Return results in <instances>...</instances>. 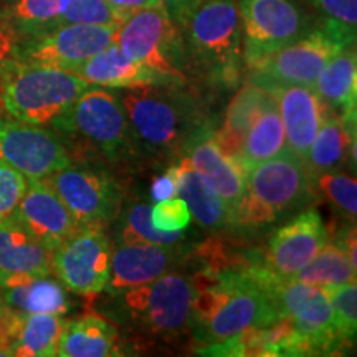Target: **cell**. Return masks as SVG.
<instances>
[{"label":"cell","instance_id":"d4e9b609","mask_svg":"<svg viewBox=\"0 0 357 357\" xmlns=\"http://www.w3.org/2000/svg\"><path fill=\"white\" fill-rule=\"evenodd\" d=\"M287 151V136H284L278 102H276L275 96L268 91L257 118L253 119L252 126L245 134L236 160L247 171L248 167L278 158Z\"/></svg>","mask_w":357,"mask_h":357},{"label":"cell","instance_id":"ab89813d","mask_svg":"<svg viewBox=\"0 0 357 357\" xmlns=\"http://www.w3.org/2000/svg\"><path fill=\"white\" fill-rule=\"evenodd\" d=\"M24 40L8 22L0 19V77L19 61Z\"/></svg>","mask_w":357,"mask_h":357},{"label":"cell","instance_id":"d6a6232c","mask_svg":"<svg viewBox=\"0 0 357 357\" xmlns=\"http://www.w3.org/2000/svg\"><path fill=\"white\" fill-rule=\"evenodd\" d=\"M119 242L123 243H154L177 247L184 240V231H160L151 223V204L136 202L124 213L118 229Z\"/></svg>","mask_w":357,"mask_h":357},{"label":"cell","instance_id":"b9f144b4","mask_svg":"<svg viewBox=\"0 0 357 357\" xmlns=\"http://www.w3.org/2000/svg\"><path fill=\"white\" fill-rule=\"evenodd\" d=\"M204 0H159L160 7L167 12L171 20L176 24L178 29H184L194 12L197 10L200 3Z\"/></svg>","mask_w":357,"mask_h":357},{"label":"cell","instance_id":"f1b7e54d","mask_svg":"<svg viewBox=\"0 0 357 357\" xmlns=\"http://www.w3.org/2000/svg\"><path fill=\"white\" fill-rule=\"evenodd\" d=\"M266 95L268 91L265 88L248 82L231 98L229 108H227L225 119H223V126L215 134L217 142L227 154L234 155V158L238 155L245 134L252 126L253 119L257 118Z\"/></svg>","mask_w":357,"mask_h":357},{"label":"cell","instance_id":"5b68a950","mask_svg":"<svg viewBox=\"0 0 357 357\" xmlns=\"http://www.w3.org/2000/svg\"><path fill=\"white\" fill-rule=\"evenodd\" d=\"M88 88L73 71L17 61L0 77V101L12 119L53 126Z\"/></svg>","mask_w":357,"mask_h":357},{"label":"cell","instance_id":"7bdbcfd3","mask_svg":"<svg viewBox=\"0 0 357 357\" xmlns=\"http://www.w3.org/2000/svg\"><path fill=\"white\" fill-rule=\"evenodd\" d=\"M106 2L118 8V10L124 12L126 15H131L132 12L141 10V8L160 6L159 0H106Z\"/></svg>","mask_w":357,"mask_h":357},{"label":"cell","instance_id":"4dcf8cb0","mask_svg":"<svg viewBox=\"0 0 357 357\" xmlns=\"http://www.w3.org/2000/svg\"><path fill=\"white\" fill-rule=\"evenodd\" d=\"M65 319L58 314H24L20 312L19 328L12 346L17 357L56 356Z\"/></svg>","mask_w":357,"mask_h":357},{"label":"cell","instance_id":"cb8c5ba5","mask_svg":"<svg viewBox=\"0 0 357 357\" xmlns=\"http://www.w3.org/2000/svg\"><path fill=\"white\" fill-rule=\"evenodd\" d=\"M118 331L108 319L86 314L65 321L58 342L60 357H111L121 356Z\"/></svg>","mask_w":357,"mask_h":357},{"label":"cell","instance_id":"8fae6325","mask_svg":"<svg viewBox=\"0 0 357 357\" xmlns=\"http://www.w3.org/2000/svg\"><path fill=\"white\" fill-rule=\"evenodd\" d=\"M53 126L78 134L109 162L132 153L128 118L121 101L105 88L89 86Z\"/></svg>","mask_w":357,"mask_h":357},{"label":"cell","instance_id":"7c38bea8","mask_svg":"<svg viewBox=\"0 0 357 357\" xmlns=\"http://www.w3.org/2000/svg\"><path fill=\"white\" fill-rule=\"evenodd\" d=\"M43 181L56 192L79 230H106L121 211V189L101 169L70 164Z\"/></svg>","mask_w":357,"mask_h":357},{"label":"cell","instance_id":"f546056e","mask_svg":"<svg viewBox=\"0 0 357 357\" xmlns=\"http://www.w3.org/2000/svg\"><path fill=\"white\" fill-rule=\"evenodd\" d=\"M71 0H0V19L8 22L24 38L35 37L60 25Z\"/></svg>","mask_w":357,"mask_h":357},{"label":"cell","instance_id":"9a60e30c","mask_svg":"<svg viewBox=\"0 0 357 357\" xmlns=\"http://www.w3.org/2000/svg\"><path fill=\"white\" fill-rule=\"evenodd\" d=\"M0 164L19 171L26 181H43L70 166L71 159L48 129L17 119H0Z\"/></svg>","mask_w":357,"mask_h":357},{"label":"cell","instance_id":"277c9868","mask_svg":"<svg viewBox=\"0 0 357 357\" xmlns=\"http://www.w3.org/2000/svg\"><path fill=\"white\" fill-rule=\"evenodd\" d=\"M311 174L307 164L289 151L248 167L230 225L257 229L298 211L312 197Z\"/></svg>","mask_w":357,"mask_h":357},{"label":"cell","instance_id":"83f0119b","mask_svg":"<svg viewBox=\"0 0 357 357\" xmlns=\"http://www.w3.org/2000/svg\"><path fill=\"white\" fill-rule=\"evenodd\" d=\"M356 159V129L347 128L336 114L326 109L323 121L307 153L311 172H326L339 167L347 154Z\"/></svg>","mask_w":357,"mask_h":357},{"label":"cell","instance_id":"f6af8a7d","mask_svg":"<svg viewBox=\"0 0 357 357\" xmlns=\"http://www.w3.org/2000/svg\"><path fill=\"white\" fill-rule=\"evenodd\" d=\"M8 356H10V354H8L6 349H2V347H0V357H8Z\"/></svg>","mask_w":357,"mask_h":357},{"label":"cell","instance_id":"e575fe53","mask_svg":"<svg viewBox=\"0 0 357 357\" xmlns=\"http://www.w3.org/2000/svg\"><path fill=\"white\" fill-rule=\"evenodd\" d=\"M314 13L319 24L329 25L356 38L357 0H298Z\"/></svg>","mask_w":357,"mask_h":357},{"label":"cell","instance_id":"60d3db41","mask_svg":"<svg viewBox=\"0 0 357 357\" xmlns=\"http://www.w3.org/2000/svg\"><path fill=\"white\" fill-rule=\"evenodd\" d=\"M182 171H184V160L181 159L177 164L169 167L166 172L155 177L151 184V199L154 202H160V200L177 197Z\"/></svg>","mask_w":357,"mask_h":357},{"label":"cell","instance_id":"e0dca14e","mask_svg":"<svg viewBox=\"0 0 357 357\" xmlns=\"http://www.w3.org/2000/svg\"><path fill=\"white\" fill-rule=\"evenodd\" d=\"M10 217L52 252L79 230L47 181H29L24 197Z\"/></svg>","mask_w":357,"mask_h":357},{"label":"cell","instance_id":"44dd1931","mask_svg":"<svg viewBox=\"0 0 357 357\" xmlns=\"http://www.w3.org/2000/svg\"><path fill=\"white\" fill-rule=\"evenodd\" d=\"M177 260V248L154 243H123L111 248L109 281L105 291L118 293L151 283Z\"/></svg>","mask_w":357,"mask_h":357},{"label":"cell","instance_id":"f35d334b","mask_svg":"<svg viewBox=\"0 0 357 357\" xmlns=\"http://www.w3.org/2000/svg\"><path fill=\"white\" fill-rule=\"evenodd\" d=\"M29 181L19 171L0 164V222L13 213L24 197Z\"/></svg>","mask_w":357,"mask_h":357},{"label":"cell","instance_id":"7a4b0ae2","mask_svg":"<svg viewBox=\"0 0 357 357\" xmlns=\"http://www.w3.org/2000/svg\"><path fill=\"white\" fill-rule=\"evenodd\" d=\"M116 96L126 113L132 153L174 158L202 129V113L184 84H147Z\"/></svg>","mask_w":357,"mask_h":357},{"label":"cell","instance_id":"603a6c76","mask_svg":"<svg viewBox=\"0 0 357 357\" xmlns=\"http://www.w3.org/2000/svg\"><path fill=\"white\" fill-rule=\"evenodd\" d=\"M321 100L347 128L356 129L357 106V56L356 45L331 58L312 84Z\"/></svg>","mask_w":357,"mask_h":357},{"label":"cell","instance_id":"ffe728a7","mask_svg":"<svg viewBox=\"0 0 357 357\" xmlns=\"http://www.w3.org/2000/svg\"><path fill=\"white\" fill-rule=\"evenodd\" d=\"M53 252L12 217L0 222V289L52 275Z\"/></svg>","mask_w":357,"mask_h":357},{"label":"cell","instance_id":"74e56055","mask_svg":"<svg viewBox=\"0 0 357 357\" xmlns=\"http://www.w3.org/2000/svg\"><path fill=\"white\" fill-rule=\"evenodd\" d=\"M192 222V213L182 197L160 200L151 205V223L160 231H185Z\"/></svg>","mask_w":357,"mask_h":357},{"label":"cell","instance_id":"1f68e13d","mask_svg":"<svg viewBox=\"0 0 357 357\" xmlns=\"http://www.w3.org/2000/svg\"><path fill=\"white\" fill-rule=\"evenodd\" d=\"M357 270L339 243H326L305 266L293 276L294 281L316 287L323 291L337 288L341 284L356 281Z\"/></svg>","mask_w":357,"mask_h":357},{"label":"cell","instance_id":"ac0fdd59","mask_svg":"<svg viewBox=\"0 0 357 357\" xmlns=\"http://www.w3.org/2000/svg\"><path fill=\"white\" fill-rule=\"evenodd\" d=\"M278 102L281 121H283L287 147L293 155L307 160V153L314 141L326 113V105L314 86L288 84L266 89Z\"/></svg>","mask_w":357,"mask_h":357},{"label":"cell","instance_id":"5bb4252c","mask_svg":"<svg viewBox=\"0 0 357 357\" xmlns=\"http://www.w3.org/2000/svg\"><path fill=\"white\" fill-rule=\"evenodd\" d=\"M119 26L63 24L24 40L19 61L75 70L88 58L116 42Z\"/></svg>","mask_w":357,"mask_h":357},{"label":"cell","instance_id":"836d02e7","mask_svg":"<svg viewBox=\"0 0 357 357\" xmlns=\"http://www.w3.org/2000/svg\"><path fill=\"white\" fill-rule=\"evenodd\" d=\"M329 301L333 307L334 328L341 342L342 349H351L356 339L357 329V284L356 281L341 284V287L328 289Z\"/></svg>","mask_w":357,"mask_h":357},{"label":"cell","instance_id":"3957f363","mask_svg":"<svg viewBox=\"0 0 357 357\" xmlns=\"http://www.w3.org/2000/svg\"><path fill=\"white\" fill-rule=\"evenodd\" d=\"M182 37L192 71L223 88L238 83L245 63L235 0H204Z\"/></svg>","mask_w":357,"mask_h":357},{"label":"cell","instance_id":"ba28073f","mask_svg":"<svg viewBox=\"0 0 357 357\" xmlns=\"http://www.w3.org/2000/svg\"><path fill=\"white\" fill-rule=\"evenodd\" d=\"M116 43L169 84L189 82L190 61L182 30L160 6L132 12L119 25Z\"/></svg>","mask_w":357,"mask_h":357},{"label":"cell","instance_id":"52a82bcc","mask_svg":"<svg viewBox=\"0 0 357 357\" xmlns=\"http://www.w3.org/2000/svg\"><path fill=\"white\" fill-rule=\"evenodd\" d=\"M275 303L280 316L293 326L305 356L341 354L333 307L323 289L294 280H281L261 265L248 266Z\"/></svg>","mask_w":357,"mask_h":357},{"label":"cell","instance_id":"ee69618b","mask_svg":"<svg viewBox=\"0 0 357 357\" xmlns=\"http://www.w3.org/2000/svg\"><path fill=\"white\" fill-rule=\"evenodd\" d=\"M7 310V305L6 303H3V300H2V294H0V316L3 314V311Z\"/></svg>","mask_w":357,"mask_h":357},{"label":"cell","instance_id":"6da1fadb","mask_svg":"<svg viewBox=\"0 0 357 357\" xmlns=\"http://www.w3.org/2000/svg\"><path fill=\"white\" fill-rule=\"evenodd\" d=\"M194 281L190 328L199 342L217 344L281 319L270 294L248 268L215 271Z\"/></svg>","mask_w":357,"mask_h":357},{"label":"cell","instance_id":"4316f807","mask_svg":"<svg viewBox=\"0 0 357 357\" xmlns=\"http://www.w3.org/2000/svg\"><path fill=\"white\" fill-rule=\"evenodd\" d=\"M182 160H184V171H182L181 185H178V197L185 200L192 218L200 227L208 230H218L230 225L229 208L217 190L207 178H204L190 167L185 155Z\"/></svg>","mask_w":357,"mask_h":357},{"label":"cell","instance_id":"9c48e42d","mask_svg":"<svg viewBox=\"0 0 357 357\" xmlns=\"http://www.w3.org/2000/svg\"><path fill=\"white\" fill-rule=\"evenodd\" d=\"M351 45H356V38L318 24L303 37L248 65L250 82L265 89L288 84L312 86L331 58Z\"/></svg>","mask_w":357,"mask_h":357},{"label":"cell","instance_id":"484cf974","mask_svg":"<svg viewBox=\"0 0 357 357\" xmlns=\"http://www.w3.org/2000/svg\"><path fill=\"white\" fill-rule=\"evenodd\" d=\"M2 300L13 311L24 314H58L70 311L66 288L50 276L30 278L17 287L0 289Z\"/></svg>","mask_w":357,"mask_h":357},{"label":"cell","instance_id":"7402d4cb","mask_svg":"<svg viewBox=\"0 0 357 357\" xmlns=\"http://www.w3.org/2000/svg\"><path fill=\"white\" fill-rule=\"evenodd\" d=\"M71 71L83 78L89 86L129 89L147 84H169L153 70L132 60L116 42Z\"/></svg>","mask_w":357,"mask_h":357},{"label":"cell","instance_id":"d590c367","mask_svg":"<svg viewBox=\"0 0 357 357\" xmlns=\"http://www.w3.org/2000/svg\"><path fill=\"white\" fill-rule=\"evenodd\" d=\"M129 15L114 8L106 0H71L60 19L63 24L119 26Z\"/></svg>","mask_w":357,"mask_h":357},{"label":"cell","instance_id":"d6986e66","mask_svg":"<svg viewBox=\"0 0 357 357\" xmlns=\"http://www.w3.org/2000/svg\"><path fill=\"white\" fill-rule=\"evenodd\" d=\"M184 153H189L185 159L189 160L190 167L207 178L225 202L231 223V215L243 194L245 169L242 164L222 149L215 134L204 128L192 137Z\"/></svg>","mask_w":357,"mask_h":357},{"label":"cell","instance_id":"bcb514c9","mask_svg":"<svg viewBox=\"0 0 357 357\" xmlns=\"http://www.w3.org/2000/svg\"><path fill=\"white\" fill-rule=\"evenodd\" d=\"M3 108H2V101H0V111H2Z\"/></svg>","mask_w":357,"mask_h":357},{"label":"cell","instance_id":"2e32d148","mask_svg":"<svg viewBox=\"0 0 357 357\" xmlns=\"http://www.w3.org/2000/svg\"><path fill=\"white\" fill-rule=\"evenodd\" d=\"M328 242L329 234L321 213L307 208L271 235L260 265L276 278L289 280Z\"/></svg>","mask_w":357,"mask_h":357},{"label":"cell","instance_id":"8d00e7d4","mask_svg":"<svg viewBox=\"0 0 357 357\" xmlns=\"http://www.w3.org/2000/svg\"><path fill=\"white\" fill-rule=\"evenodd\" d=\"M318 185L334 207H337L349 220L354 222L357 213L356 178L342 172L326 171L318 174Z\"/></svg>","mask_w":357,"mask_h":357},{"label":"cell","instance_id":"4fadbf2b","mask_svg":"<svg viewBox=\"0 0 357 357\" xmlns=\"http://www.w3.org/2000/svg\"><path fill=\"white\" fill-rule=\"evenodd\" d=\"M111 248L106 230H78L53 250L52 273L75 294L91 296L105 291L109 281Z\"/></svg>","mask_w":357,"mask_h":357},{"label":"cell","instance_id":"8992f818","mask_svg":"<svg viewBox=\"0 0 357 357\" xmlns=\"http://www.w3.org/2000/svg\"><path fill=\"white\" fill-rule=\"evenodd\" d=\"M118 314L149 337L172 339L192 324L195 281L181 273H164L151 283L113 293Z\"/></svg>","mask_w":357,"mask_h":357},{"label":"cell","instance_id":"30bf717a","mask_svg":"<svg viewBox=\"0 0 357 357\" xmlns=\"http://www.w3.org/2000/svg\"><path fill=\"white\" fill-rule=\"evenodd\" d=\"M235 3L245 66L294 42L319 24L298 0H235Z\"/></svg>","mask_w":357,"mask_h":357}]
</instances>
